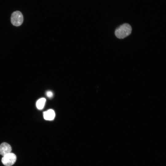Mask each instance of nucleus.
Listing matches in <instances>:
<instances>
[{"mask_svg": "<svg viewBox=\"0 0 166 166\" xmlns=\"http://www.w3.org/2000/svg\"><path fill=\"white\" fill-rule=\"evenodd\" d=\"M16 159V155L14 153L10 152L3 156L1 161L6 166H11L15 163Z\"/></svg>", "mask_w": 166, "mask_h": 166, "instance_id": "7ed1b4c3", "label": "nucleus"}, {"mask_svg": "<svg viewBox=\"0 0 166 166\" xmlns=\"http://www.w3.org/2000/svg\"><path fill=\"white\" fill-rule=\"evenodd\" d=\"M11 151L12 148L8 143L3 142L0 145V154L3 156L11 152Z\"/></svg>", "mask_w": 166, "mask_h": 166, "instance_id": "20e7f679", "label": "nucleus"}, {"mask_svg": "<svg viewBox=\"0 0 166 166\" xmlns=\"http://www.w3.org/2000/svg\"><path fill=\"white\" fill-rule=\"evenodd\" d=\"M23 21V16L20 11H17L12 13L11 17V22L13 25L16 26H20Z\"/></svg>", "mask_w": 166, "mask_h": 166, "instance_id": "f03ea898", "label": "nucleus"}, {"mask_svg": "<svg viewBox=\"0 0 166 166\" xmlns=\"http://www.w3.org/2000/svg\"><path fill=\"white\" fill-rule=\"evenodd\" d=\"M132 30V27L129 24L124 23L116 28L114 31V35L118 39H124L131 34Z\"/></svg>", "mask_w": 166, "mask_h": 166, "instance_id": "f257e3e1", "label": "nucleus"}, {"mask_svg": "<svg viewBox=\"0 0 166 166\" xmlns=\"http://www.w3.org/2000/svg\"><path fill=\"white\" fill-rule=\"evenodd\" d=\"M45 102L46 99L44 98H42L38 99L36 103L37 109L39 110L42 109L44 106Z\"/></svg>", "mask_w": 166, "mask_h": 166, "instance_id": "423d86ee", "label": "nucleus"}, {"mask_svg": "<svg viewBox=\"0 0 166 166\" xmlns=\"http://www.w3.org/2000/svg\"><path fill=\"white\" fill-rule=\"evenodd\" d=\"M46 96L49 98H51L53 96V94L51 91H47L46 93Z\"/></svg>", "mask_w": 166, "mask_h": 166, "instance_id": "0eeeda50", "label": "nucleus"}, {"mask_svg": "<svg viewBox=\"0 0 166 166\" xmlns=\"http://www.w3.org/2000/svg\"><path fill=\"white\" fill-rule=\"evenodd\" d=\"M44 119L46 120L51 121L55 118V114L54 111L52 109H49L43 113Z\"/></svg>", "mask_w": 166, "mask_h": 166, "instance_id": "39448f33", "label": "nucleus"}]
</instances>
